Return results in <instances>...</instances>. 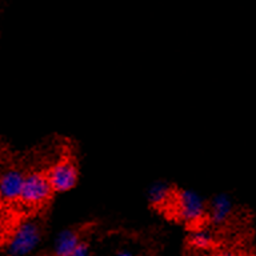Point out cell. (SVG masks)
Masks as SVG:
<instances>
[{
  "label": "cell",
  "mask_w": 256,
  "mask_h": 256,
  "mask_svg": "<svg viewBox=\"0 0 256 256\" xmlns=\"http://www.w3.org/2000/svg\"><path fill=\"white\" fill-rule=\"evenodd\" d=\"M88 250H90V243H88L86 239L82 240V242L78 244V247L75 248V251H74L72 256H88Z\"/></svg>",
  "instance_id": "ba28073f"
},
{
  "label": "cell",
  "mask_w": 256,
  "mask_h": 256,
  "mask_svg": "<svg viewBox=\"0 0 256 256\" xmlns=\"http://www.w3.org/2000/svg\"><path fill=\"white\" fill-rule=\"evenodd\" d=\"M179 207L182 215L190 220L198 219L203 212V206L200 203V200L191 192H183V194L180 192Z\"/></svg>",
  "instance_id": "8992f818"
},
{
  "label": "cell",
  "mask_w": 256,
  "mask_h": 256,
  "mask_svg": "<svg viewBox=\"0 0 256 256\" xmlns=\"http://www.w3.org/2000/svg\"><path fill=\"white\" fill-rule=\"evenodd\" d=\"M24 175L26 172L12 168L0 176V198L7 202H19Z\"/></svg>",
  "instance_id": "5b68a950"
},
{
  "label": "cell",
  "mask_w": 256,
  "mask_h": 256,
  "mask_svg": "<svg viewBox=\"0 0 256 256\" xmlns=\"http://www.w3.org/2000/svg\"><path fill=\"white\" fill-rule=\"evenodd\" d=\"M55 192L48 183L46 171L26 172L20 190L19 202L27 206H46L52 200Z\"/></svg>",
  "instance_id": "7a4b0ae2"
},
{
  "label": "cell",
  "mask_w": 256,
  "mask_h": 256,
  "mask_svg": "<svg viewBox=\"0 0 256 256\" xmlns=\"http://www.w3.org/2000/svg\"><path fill=\"white\" fill-rule=\"evenodd\" d=\"M118 256H130V255H128V254H119Z\"/></svg>",
  "instance_id": "9c48e42d"
},
{
  "label": "cell",
  "mask_w": 256,
  "mask_h": 256,
  "mask_svg": "<svg viewBox=\"0 0 256 256\" xmlns=\"http://www.w3.org/2000/svg\"><path fill=\"white\" fill-rule=\"evenodd\" d=\"M91 224H83V226H78V227L70 228L67 231H64L58 239V244H56V251L54 255L55 256H72L75 248L78 247V244L84 240L86 234L91 228Z\"/></svg>",
  "instance_id": "277c9868"
},
{
  "label": "cell",
  "mask_w": 256,
  "mask_h": 256,
  "mask_svg": "<svg viewBox=\"0 0 256 256\" xmlns=\"http://www.w3.org/2000/svg\"><path fill=\"white\" fill-rule=\"evenodd\" d=\"M230 214V203L226 202L224 199H218L214 204V220L220 223V222H223L227 215Z\"/></svg>",
  "instance_id": "52a82bcc"
},
{
  "label": "cell",
  "mask_w": 256,
  "mask_h": 256,
  "mask_svg": "<svg viewBox=\"0 0 256 256\" xmlns=\"http://www.w3.org/2000/svg\"><path fill=\"white\" fill-rule=\"evenodd\" d=\"M43 238V223L40 220H28L23 223L10 242V251L12 255H26L39 244Z\"/></svg>",
  "instance_id": "3957f363"
},
{
  "label": "cell",
  "mask_w": 256,
  "mask_h": 256,
  "mask_svg": "<svg viewBox=\"0 0 256 256\" xmlns=\"http://www.w3.org/2000/svg\"><path fill=\"white\" fill-rule=\"evenodd\" d=\"M42 256H55V255H54V254H52V255H42Z\"/></svg>",
  "instance_id": "30bf717a"
},
{
  "label": "cell",
  "mask_w": 256,
  "mask_h": 256,
  "mask_svg": "<svg viewBox=\"0 0 256 256\" xmlns=\"http://www.w3.org/2000/svg\"><path fill=\"white\" fill-rule=\"evenodd\" d=\"M48 183L55 194L71 191L79 180V166L72 155L63 154L59 160L44 170Z\"/></svg>",
  "instance_id": "6da1fadb"
}]
</instances>
